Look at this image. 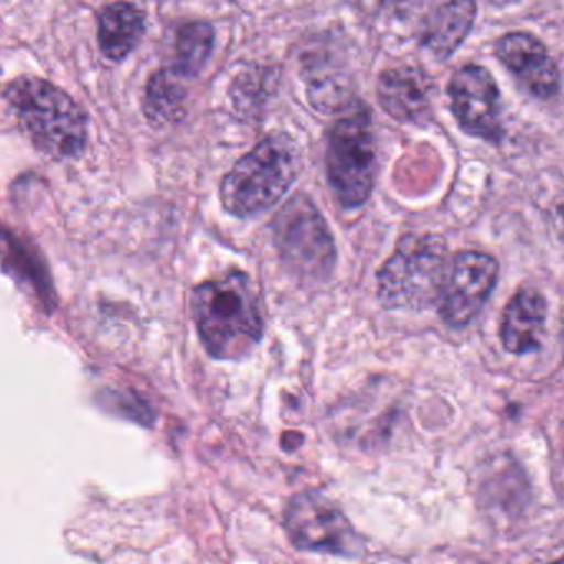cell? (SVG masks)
Listing matches in <instances>:
<instances>
[{
  "label": "cell",
  "instance_id": "cell-1",
  "mask_svg": "<svg viewBox=\"0 0 564 564\" xmlns=\"http://www.w3.org/2000/svg\"><path fill=\"white\" fill-rule=\"evenodd\" d=\"M191 313L200 343L219 361L247 358L265 332L259 296L242 272L197 285L191 295Z\"/></svg>",
  "mask_w": 564,
  "mask_h": 564
},
{
  "label": "cell",
  "instance_id": "cell-2",
  "mask_svg": "<svg viewBox=\"0 0 564 564\" xmlns=\"http://www.w3.org/2000/svg\"><path fill=\"white\" fill-rule=\"evenodd\" d=\"M4 98L19 127L42 154L61 161L84 153L87 115L57 85L37 77L15 78L6 87Z\"/></svg>",
  "mask_w": 564,
  "mask_h": 564
},
{
  "label": "cell",
  "instance_id": "cell-3",
  "mask_svg": "<svg viewBox=\"0 0 564 564\" xmlns=\"http://www.w3.org/2000/svg\"><path fill=\"white\" fill-rule=\"evenodd\" d=\"M302 151L285 133L260 141L240 158L220 183L224 209L247 219L275 206L302 171Z\"/></svg>",
  "mask_w": 564,
  "mask_h": 564
},
{
  "label": "cell",
  "instance_id": "cell-4",
  "mask_svg": "<svg viewBox=\"0 0 564 564\" xmlns=\"http://www.w3.org/2000/svg\"><path fill=\"white\" fill-rule=\"evenodd\" d=\"M448 262L441 236H405L378 272L379 302L388 310L437 305Z\"/></svg>",
  "mask_w": 564,
  "mask_h": 564
},
{
  "label": "cell",
  "instance_id": "cell-5",
  "mask_svg": "<svg viewBox=\"0 0 564 564\" xmlns=\"http://www.w3.org/2000/svg\"><path fill=\"white\" fill-rule=\"evenodd\" d=\"M375 171L371 111L356 101L333 124L326 148V174L339 206L345 209L365 206L375 186Z\"/></svg>",
  "mask_w": 564,
  "mask_h": 564
},
{
  "label": "cell",
  "instance_id": "cell-6",
  "mask_svg": "<svg viewBox=\"0 0 564 564\" xmlns=\"http://www.w3.org/2000/svg\"><path fill=\"white\" fill-rule=\"evenodd\" d=\"M272 232L276 252L293 275L308 283H323L332 276L335 239L308 196H293L273 219Z\"/></svg>",
  "mask_w": 564,
  "mask_h": 564
},
{
  "label": "cell",
  "instance_id": "cell-7",
  "mask_svg": "<svg viewBox=\"0 0 564 564\" xmlns=\"http://www.w3.org/2000/svg\"><path fill=\"white\" fill-rule=\"evenodd\" d=\"M285 530L296 550L356 556L361 540L341 510L318 490L295 495L286 505Z\"/></svg>",
  "mask_w": 564,
  "mask_h": 564
},
{
  "label": "cell",
  "instance_id": "cell-8",
  "mask_svg": "<svg viewBox=\"0 0 564 564\" xmlns=\"http://www.w3.org/2000/svg\"><path fill=\"white\" fill-rule=\"evenodd\" d=\"M498 279L495 257L464 250L452 257L442 283L437 310L448 326L462 328L477 318Z\"/></svg>",
  "mask_w": 564,
  "mask_h": 564
},
{
  "label": "cell",
  "instance_id": "cell-9",
  "mask_svg": "<svg viewBox=\"0 0 564 564\" xmlns=\"http://www.w3.org/2000/svg\"><path fill=\"white\" fill-rule=\"evenodd\" d=\"M448 100L458 128L465 134L498 144L503 138L500 88L480 65H465L448 82Z\"/></svg>",
  "mask_w": 564,
  "mask_h": 564
},
{
  "label": "cell",
  "instance_id": "cell-10",
  "mask_svg": "<svg viewBox=\"0 0 564 564\" xmlns=\"http://www.w3.org/2000/svg\"><path fill=\"white\" fill-rule=\"evenodd\" d=\"M495 54L528 94L540 100L556 97L561 88V72L536 35L530 32L505 34L498 39Z\"/></svg>",
  "mask_w": 564,
  "mask_h": 564
},
{
  "label": "cell",
  "instance_id": "cell-11",
  "mask_svg": "<svg viewBox=\"0 0 564 564\" xmlns=\"http://www.w3.org/2000/svg\"><path fill=\"white\" fill-rule=\"evenodd\" d=\"M546 299L534 289H521L505 306L501 316L500 339L511 355L536 351L546 325Z\"/></svg>",
  "mask_w": 564,
  "mask_h": 564
},
{
  "label": "cell",
  "instance_id": "cell-12",
  "mask_svg": "<svg viewBox=\"0 0 564 564\" xmlns=\"http://www.w3.org/2000/svg\"><path fill=\"white\" fill-rule=\"evenodd\" d=\"M378 101L399 123H417L431 108L429 80L415 68H392L378 80Z\"/></svg>",
  "mask_w": 564,
  "mask_h": 564
},
{
  "label": "cell",
  "instance_id": "cell-13",
  "mask_svg": "<svg viewBox=\"0 0 564 564\" xmlns=\"http://www.w3.org/2000/svg\"><path fill=\"white\" fill-rule=\"evenodd\" d=\"M475 18L477 0H442L422 31V47L437 61H447L470 34Z\"/></svg>",
  "mask_w": 564,
  "mask_h": 564
},
{
  "label": "cell",
  "instance_id": "cell-14",
  "mask_svg": "<svg viewBox=\"0 0 564 564\" xmlns=\"http://www.w3.org/2000/svg\"><path fill=\"white\" fill-rule=\"evenodd\" d=\"M147 19L131 2L118 0L105 6L98 14V45L110 62H123L143 41Z\"/></svg>",
  "mask_w": 564,
  "mask_h": 564
},
{
  "label": "cell",
  "instance_id": "cell-15",
  "mask_svg": "<svg viewBox=\"0 0 564 564\" xmlns=\"http://www.w3.org/2000/svg\"><path fill=\"white\" fill-rule=\"evenodd\" d=\"M176 72L160 70L150 78L144 94L143 110L150 123L156 127L180 123L186 115L187 91Z\"/></svg>",
  "mask_w": 564,
  "mask_h": 564
},
{
  "label": "cell",
  "instance_id": "cell-16",
  "mask_svg": "<svg viewBox=\"0 0 564 564\" xmlns=\"http://www.w3.org/2000/svg\"><path fill=\"white\" fill-rule=\"evenodd\" d=\"M216 32L209 22H187L177 31L173 70L183 78H194L206 67L214 51Z\"/></svg>",
  "mask_w": 564,
  "mask_h": 564
}]
</instances>
